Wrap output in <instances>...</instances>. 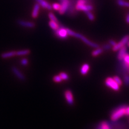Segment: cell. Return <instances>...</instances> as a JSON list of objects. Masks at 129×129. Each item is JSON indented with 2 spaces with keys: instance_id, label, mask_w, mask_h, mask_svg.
I'll list each match as a JSON object with an SVG mask.
<instances>
[{
  "instance_id": "obj_1",
  "label": "cell",
  "mask_w": 129,
  "mask_h": 129,
  "mask_svg": "<svg viewBox=\"0 0 129 129\" xmlns=\"http://www.w3.org/2000/svg\"><path fill=\"white\" fill-rule=\"evenodd\" d=\"M61 8L59 10L60 14H64L68 11V14H73L74 1L73 0H59Z\"/></svg>"
},
{
  "instance_id": "obj_2",
  "label": "cell",
  "mask_w": 129,
  "mask_h": 129,
  "mask_svg": "<svg viewBox=\"0 0 129 129\" xmlns=\"http://www.w3.org/2000/svg\"><path fill=\"white\" fill-rule=\"evenodd\" d=\"M66 30H67V32L68 35L71 36H73V37L80 39L88 46H90L93 48H98L99 47L98 44H97L96 43H95L94 42L90 41V40L88 39L85 37H84V36H82V35H81L78 33H76V32H74L73 31H72L69 29H66Z\"/></svg>"
},
{
  "instance_id": "obj_3",
  "label": "cell",
  "mask_w": 129,
  "mask_h": 129,
  "mask_svg": "<svg viewBox=\"0 0 129 129\" xmlns=\"http://www.w3.org/2000/svg\"><path fill=\"white\" fill-rule=\"evenodd\" d=\"M126 106H121L113 111L111 115V119L112 120H117L122 116L125 115Z\"/></svg>"
},
{
  "instance_id": "obj_4",
  "label": "cell",
  "mask_w": 129,
  "mask_h": 129,
  "mask_svg": "<svg viewBox=\"0 0 129 129\" xmlns=\"http://www.w3.org/2000/svg\"><path fill=\"white\" fill-rule=\"evenodd\" d=\"M105 84L108 87L112 89L115 91H118L119 90L120 86L112 78H107L105 81Z\"/></svg>"
},
{
  "instance_id": "obj_5",
  "label": "cell",
  "mask_w": 129,
  "mask_h": 129,
  "mask_svg": "<svg viewBox=\"0 0 129 129\" xmlns=\"http://www.w3.org/2000/svg\"><path fill=\"white\" fill-rule=\"evenodd\" d=\"M55 35L61 39H66L68 37V33L66 28H64L63 26L60 25L58 29L54 31Z\"/></svg>"
},
{
  "instance_id": "obj_6",
  "label": "cell",
  "mask_w": 129,
  "mask_h": 129,
  "mask_svg": "<svg viewBox=\"0 0 129 129\" xmlns=\"http://www.w3.org/2000/svg\"><path fill=\"white\" fill-rule=\"evenodd\" d=\"M129 41V36L126 35L121 39L120 42L116 44V45L112 47V50L114 51H117L120 48L125 46Z\"/></svg>"
},
{
  "instance_id": "obj_7",
  "label": "cell",
  "mask_w": 129,
  "mask_h": 129,
  "mask_svg": "<svg viewBox=\"0 0 129 129\" xmlns=\"http://www.w3.org/2000/svg\"><path fill=\"white\" fill-rule=\"evenodd\" d=\"M75 9L79 11H83L84 12L91 11L93 10V6L91 5H80V4H76Z\"/></svg>"
},
{
  "instance_id": "obj_8",
  "label": "cell",
  "mask_w": 129,
  "mask_h": 129,
  "mask_svg": "<svg viewBox=\"0 0 129 129\" xmlns=\"http://www.w3.org/2000/svg\"><path fill=\"white\" fill-rule=\"evenodd\" d=\"M64 97L67 103L70 105H73L74 104V98L73 96V94L70 90H67L64 91Z\"/></svg>"
},
{
  "instance_id": "obj_9",
  "label": "cell",
  "mask_w": 129,
  "mask_h": 129,
  "mask_svg": "<svg viewBox=\"0 0 129 129\" xmlns=\"http://www.w3.org/2000/svg\"><path fill=\"white\" fill-rule=\"evenodd\" d=\"M11 71L13 72V73L16 75V77H17L18 79L21 81H24L25 80V77L22 73L21 72L17 67L15 66H13L11 67Z\"/></svg>"
},
{
  "instance_id": "obj_10",
  "label": "cell",
  "mask_w": 129,
  "mask_h": 129,
  "mask_svg": "<svg viewBox=\"0 0 129 129\" xmlns=\"http://www.w3.org/2000/svg\"><path fill=\"white\" fill-rule=\"evenodd\" d=\"M118 51L119 52L117 55V58L120 61H123L124 56L127 54V47L124 46L120 48Z\"/></svg>"
},
{
  "instance_id": "obj_11",
  "label": "cell",
  "mask_w": 129,
  "mask_h": 129,
  "mask_svg": "<svg viewBox=\"0 0 129 129\" xmlns=\"http://www.w3.org/2000/svg\"><path fill=\"white\" fill-rule=\"evenodd\" d=\"M36 1L40 6H42L43 8L49 10H52V6L49 3L46 1L45 0H36Z\"/></svg>"
},
{
  "instance_id": "obj_12",
  "label": "cell",
  "mask_w": 129,
  "mask_h": 129,
  "mask_svg": "<svg viewBox=\"0 0 129 129\" xmlns=\"http://www.w3.org/2000/svg\"><path fill=\"white\" fill-rule=\"evenodd\" d=\"M18 23L20 25H21L23 27H28V28H33L35 26V24L34 23L24 21H22V20H19V21H18Z\"/></svg>"
},
{
  "instance_id": "obj_13",
  "label": "cell",
  "mask_w": 129,
  "mask_h": 129,
  "mask_svg": "<svg viewBox=\"0 0 129 129\" xmlns=\"http://www.w3.org/2000/svg\"><path fill=\"white\" fill-rule=\"evenodd\" d=\"M40 9V5L38 3H36L35 5L33 11L32 13V17L34 18H36L39 15V11Z\"/></svg>"
},
{
  "instance_id": "obj_14",
  "label": "cell",
  "mask_w": 129,
  "mask_h": 129,
  "mask_svg": "<svg viewBox=\"0 0 129 129\" xmlns=\"http://www.w3.org/2000/svg\"><path fill=\"white\" fill-rule=\"evenodd\" d=\"M90 66L88 63H84L80 68V72L82 75H86L89 71Z\"/></svg>"
},
{
  "instance_id": "obj_15",
  "label": "cell",
  "mask_w": 129,
  "mask_h": 129,
  "mask_svg": "<svg viewBox=\"0 0 129 129\" xmlns=\"http://www.w3.org/2000/svg\"><path fill=\"white\" fill-rule=\"evenodd\" d=\"M16 55V51H10L9 52L3 53L1 55V58L3 59H7L11 57H13Z\"/></svg>"
},
{
  "instance_id": "obj_16",
  "label": "cell",
  "mask_w": 129,
  "mask_h": 129,
  "mask_svg": "<svg viewBox=\"0 0 129 129\" xmlns=\"http://www.w3.org/2000/svg\"><path fill=\"white\" fill-rule=\"evenodd\" d=\"M48 25H49V26H50V27L52 30L55 31V30H57L59 27L60 24L59 23H56L54 21H50L49 22V23H48Z\"/></svg>"
},
{
  "instance_id": "obj_17",
  "label": "cell",
  "mask_w": 129,
  "mask_h": 129,
  "mask_svg": "<svg viewBox=\"0 0 129 129\" xmlns=\"http://www.w3.org/2000/svg\"><path fill=\"white\" fill-rule=\"evenodd\" d=\"M30 53V51L29 50H23L16 51V55L17 56H23L28 55Z\"/></svg>"
},
{
  "instance_id": "obj_18",
  "label": "cell",
  "mask_w": 129,
  "mask_h": 129,
  "mask_svg": "<svg viewBox=\"0 0 129 129\" xmlns=\"http://www.w3.org/2000/svg\"><path fill=\"white\" fill-rule=\"evenodd\" d=\"M103 49L102 48H96V49H95L94 51H92V55L93 56H96L100 54H101V53H103Z\"/></svg>"
},
{
  "instance_id": "obj_19",
  "label": "cell",
  "mask_w": 129,
  "mask_h": 129,
  "mask_svg": "<svg viewBox=\"0 0 129 129\" xmlns=\"http://www.w3.org/2000/svg\"><path fill=\"white\" fill-rule=\"evenodd\" d=\"M117 3L118 6L120 7H129V2L124 1V0H120V1H117Z\"/></svg>"
},
{
  "instance_id": "obj_20",
  "label": "cell",
  "mask_w": 129,
  "mask_h": 129,
  "mask_svg": "<svg viewBox=\"0 0 129 129\" xmlns=\"http://www.w3.org/2000/svg\"><path fill=\"white\" fill-rule=\"evenodd\" d=\"M48 17H49V18L50 19L51 21H54L56 23H59V21H58L57 18L55 17V16L53 13H49L48 14Z\"/></svg>"
},
{
  "instance_id": "obj_21",
  "label": "cell",
  "mask_w": 129,
  "mask_h": 129,
  "mask_svg": "<svg viewBox=\"0 0 129 129\" xmlns=\"http://www.w3.org/2000/svg\"><path fill=\"white\" fill-rule=\"evenodd\" d=\"M123 60L124 61V64H125V67L126 68H128L129 67V54H126L125 56H124Z\"/></svg>"
},
{
  "instance_id": "obj_22",
  "label": "cell",
  "mask_w": 129,
  "mask_h": 129,
  "mask_svg": "<svg viewBox=\"0 0 129 129\" xmlns=\"http://www.w3.org/2000/svg\"><path fill=\"white\" fill-rule=\"evenodd\" d=\"M99 129H111L110 126L107 122H102L100 124Z\"/></svg>"
},
{
  "instance_id": "obj_23",
  "label": "cell",
  "mask_w": 129,
  "mask_h": 129,
  "mask_svg": "<svg viewBox=\"0 0 129 129\" xmlns=\"http://www.w3.org/2000/svg\"><path fill=\"white\" fill-rule=\"evenodd\" d=\"M59 75L60 76V77L61 78V79H62V80H68L69 79V75H68L65 72H61L60 73Z\"/></svg>"
},
{
  "instance_id": "obj_24",
  "label": "cell",
  "mask_w": 129,
  "mask_h": 129,
  "mask_svg": "<svg viewBox=\"0 0 129 129\" xmlns=\"http://www.w3.org/2000/svg\"><path fill=\"white\" fill-rule=\"evenodd\" d=\"M53 81L54 82L60 83V82H61L62 81V79H61V77H60V76L59 75H55L53 76Z\"/></svg>"
},
{
  "instance_id": "obj_25",
  "label": "cell",
  "mask_w": 129,
  "mask_h": 129,
  "mask_svg": "<svg viewBox=\"0 0 129 129\" xmlns=\"http://www.w3.org/2000/svg\"><path fill=\"white\" fill-rule=\"evenodd\" d=\"M85 13H86V15H87V17H88V19H89L90 21H94V19H95L94 16L93 14H92L91 13V12H90V11H86V12H85Z\"/></svg>"
},
{
  "instance_id": "obj_26",
  "label": "cell",
  "mask_w": 129,
  "mask_h": 129,
  "mask_svg": "<svg viewBox=\"0 0 129 129\" xmlns=\"http://www.w3.org/2000/svg\"><path fill=\"white\" fill-rule=\"evenodd\" d=\"M52 7L54 10L59 11L60 9V8H61V5H60V4L54 3L53 4V5H52Z\"/></svg>"
},
{
  "instance_id": "obj_27",
  "label": "cell",
  "mask_w": 129,
  "mask_h": 129,
  "mask_svg": "<svg viewBox=\"0 0 129 129\" xmlns=\"http://www.w3.org/2000/svg\"><path fill=\"white\" fill-rule=\"evenodd\" d=\"M113 79H114V80L117 83L118 85L119 86H121L122 84V80H121V79L118 77V76H115L114 78H113Z\"/></svg>"
},
{
  "instance_id": "obj_28",
  "label": "cell",
  "mask_w": 129,
  "mask_h": 129,
  "mask_svg": "<svg viewBox=\"0 0 129 129\" xmlns=\"http://www.w3.org/2000/svg\"><path fill=\"white\" fill-rule=\"evenodd\" d=\"M112 48V46L110 45L109 44H104V45L102 46V49L105 50H109L111 49Z\"/></svg>"
},
{
  "instance_id": "obj_29",
  "label": "cell",
  "mask_w": 129,
  "mask_h": 129,
  "mask_svg": "<svg viewBox=\"0 0 129 129\" xmlns=\"http://www.w3.org/2000/svg\"><path fill=\"white\" fill-rule=\"evenodd\" d=\"M28 63H29V61H28V59L26 58H23L21 60V63L23 66H26Z\"/></svg>"
},
{
  "instance_id": "obj_30",
  "label": "cell",
  "mask_w": 129,
  "mask_h": 129,
  "mask_svg": "<svg viewBox=\"0 0 129 129\" xmlns=\"http://www.w3.org/2000/svg\"><path fill=\"white\" fill-rule=\"evenodd\" d=\"M109 43L110 45L112 47H114L116 45V44H117V43L115 41H114V40H110L109 41Z\"/></svg>"
},
{
  "instance_id": "obj_31",
  "label": "cell",
  "mask_w": 129,
  "mask_h": 129,
  "mask_svg": "<svg viewBox=\"0 0 129 129\" xmlns=\"http://www.w3.org/2000/svg\"><path fill=\"white\" fill-rule=\"evenodd\" d=\"M124 80H125V82L126 84H127V85L129 84V76L126 75L125 76Z\"/></svg>"
},
{
  "instance_id": "obj_32",
  "label": "cell",
  "mask_w": 129,
  "mask_h": 129,
  "mask_svg": "<svg viewBox=\"0 0 129 129\" xmlns=\"http://www.w3.org/2000/svg\"><path fill=\"white\" fill-rule=\"evenodd\" d=\"M126 116H129V106L126 107L125 108V115Z\"/></svg>"
},
{
  "instance_id": "obj_33",
  "label": "cell",
  "mask_w": 129,
  "mask_h": 129,
  "mask_svg": "<svg viewBox=\"0 0 129 129\" xmlns=\"http://www.w3.org/2000/svg\"><path fill=\"white\" fill-rule=\"evenodd\" d=\"M125 21H126V22L127 23H129V14H128L127 15V16H126Z\"/></svg>"
},
{
  "instance_id": "obj_34",
  "label": "cell",
  "mask_w": 129,
  "mask_h": 129,
  "mask_svg": "<svg viewBox=\"0 0 129 129\" xmlns=\"http://www.w3.org/2000/svg\"><path fill=\"white\" fill-rule=\"evenodd\" d=\"M127 46L129 47V41H128V42L127 43Z\"/></svg>"
},
{
  "instance_id": "obj_35",
  "label": "cell",
  "mask_w": 129,
  "mask_h": 129,
  "mask_svg": "<svg viewBox=\"0 0 129 129\" xmlns=\"http://www.w3.org/2000/svg\"><path fill=\"white\" fill-rule=\"evenodd\" d=\"M117 1H120V0H117Z\"/></svg>"
}]
</instances>
